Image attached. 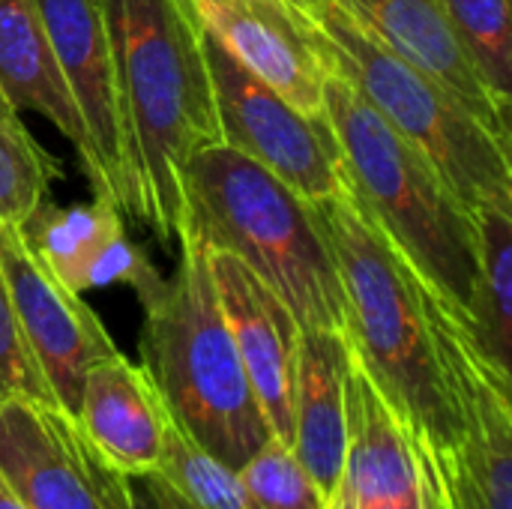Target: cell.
Here are the masks:
<instances>
[{"label": "cell", "instance_id": "cell-1", "mask_svg": "<svg viewBox=\"0 0 512 509\" xmlns=\"http://www.w3.org/2000/svg\"><path fill=\"white\" fill-rule=\"evenodd\" d=\"M312 207L339 270L342 333L351 357L399 414L411 450L450 465L459 423L444 345L462 306L408 264L363 210L348 177L339 195L312 201Z\"/></svg>", "mask_w": 512, "mask_h": 509}, {"label": "cell", "instance_id": "cell-2", "mask_svg": "<svg viewBox=\"0 0 512 509\" xmlns=\"http://www.w3.org/2000/svg\"><path fill=\"white\" fill-rule=\"evenodd\" d=\"M117 69V93L135 219L159 243L183 231L189 159L222 144L198 24L183 0H102Z\"/></svg>", "mask_w": 512, "mask_h": 509}, {"label": "cell", "instance_id": "cell-3", "mask_svg": "<svg viewBox=\"0 0 512 509\" xmlns=\"http://www.w3.org/2000/svg\"><path fill=\"white\" fill-rule=\"evenodd\" d=\"M183 201L180 237L240 258L288 303L300 330H342V282L312 201L228 144L189 159Z\"/></svg>", "mask_w": 512, "mask_h": 509}, {"label": "cell", "instance_id": "cell-4", "mask_svg": "<svg viewBox=\"0 0 512 509\" xmlns=\"http://www.w3.org/2000/svg\"><path fill=\"white\" fill-rule=\"evenodd\" d=\"M177 243L174 276L141 300V366L174 423L237 471L273 432L219 309L207 246L195 237Z\"/></svg>", "mask_w": 512, "mask_h": 509}, {"label": "cell", "instance_id": "cell-5", "mask_svg": "<svg viewBox=\"0 0 512 509\" xmlns=\"http://www.w3.org/2000/svg\"><path fill=\"white\" fill-rule=\"evenodd\" d=\"M324 114L363 210L408 264L468 315L477 279L474 213L435 165L333 72L324 84Z\"/></svg>", "mask_w": 512, "mask_h": 509}, {"label": "cell", "instance_id": "cell-6", "mask_svg": "<svg viewBox=\"0 0 512 509\" xmlns=\"http://www.w3.org/2000/svg\"><path fill=\"white\" fill-rule=\"evenodd\" d=\"M315 33L330 72L414 144L471 213L512 204L510 144L489 132L447 87L360 33L333 3L315 18Z\"/></svg>", "mask_w": 512, "mask_h": 509}, {"label": "cell", "instance_id": "cell-7", "mask_svg": "<svg viewBox=\"0 0 512 509\" xmlns=\"http://www.w3.org/2000/svg\"><path fill=\"white\" fill-rule=\"evenodd\" d=\"M201 48L210 72L222 144L240 150L306 201L345 189V165L327 114L312 117L246 72L207 30Z\"/></svg>", "mask_w": 512, "mask_h": 509}, {"label": "cell", "instance_id": "cell-8", "mask_svg": "<svg viewBox=\"0 0 512 509\" xmlns=\"http://www.w3.org/2000/svg\"><path fill=\"white\" fill-rule=\"evenodd\" d=\"M0 477L24 509H135L132 477L51 402L0 405Z\"/></svg>", "mask_w": 512, "mask_h": 509}, {"label": "cell", "instance_id": "cell-9", "mask_svg": "<svg viewBox=\"0 0 512 509\" xmlns=\"http://www.w3.org/2000/svg\"><path fill=\"white\" fill-rule=\"evenodd\" d=\"M0 270L21 336L54 402L75 417L87 369L117 354L111 333L84 297L30 249L18 225L0 222Z\"/></svg>", "mask_w": 512, "mask_h": 509}, {"label": "cell", "instance_id": "cell-10", "mask_svg": "<svg viewBox=\"0 0 512 509\" xmlns=\"http://www.w3.org/2000/svg\"><path fill=\"white\" fill-rule=\"evenodd\" d=\"M57 66L87 129L96 159L93 195L135 216V189L123 135L114 51L102 0H36Z\"/></svg>", "mask_w": 512, "mask_h": 509}, {"label": "cell", "instance_id": "cell-11", "mask_svg": "<svg viewBox=\"0 0 512 509\" xmlns=\"http://www.w3.org/2000/svg\"><path fill=\"white\" fill-rule=\"evenodd\" d=\"M207 30L246 72L312 117H324L330 66L315 21L282 0H189Z\"/></svg>", "mask_w": 512, "mask_h": 509}, {"label": "cell", "instance_id": "cell-12", "mask_svg": "<svg viewBox=\"0 0 512 509\" xmlns=\"http://www.w3.org/2000/svg\"><path fill=\"white\" fill-rule=\"evenodd\" d=\"M210 252L219 309L273 438L291 444V384L300 324L288 303L231 252Z\"/></svg>", "mask_w": 512, "mask_h": 509}, {"label": "cell", "instance_id": "cell-13", "mask_svg": "<svg viewBox=\"0 0 512 509\" xmlns=\"http://www.w3.org/2000/svg\"><path fill=\"white\" fill-rule=\"evenodd\" d=\"M123 216L126 213L102 195L72 207L42 201L21 225V234L72 291L129 285L138 300H147L165 276L156 273L147 255L126 237Z\"/></svg>", "mask_w": 512, "mask_h": 509}, {"label": "cell", "instance_id": "cell-14", "mask_svg": "<svg viewBox=\"0 0 512 509\" xmlns=\"http://www.w3.org/2000/svg\"><path fill=\"white\" fill-rule=\"evenodd\" d=\"M360 33L447 87L489 132L510 144V108L483 84L441 0H330Z\"/></svg>", "mask_w": 512, "mask_h": 509}, {"label": "cell", "instance_id": "cell-15", "mask_svg": "<svg viewBox=\"0 0 512 509\" xmlns=\"http://www.w3.org/2000/svg\"><path fill=\"white\" fill-rule=\"evenodd\" d=\"M417 459L393 405L351 357L345 381V453L327 509H360L417 495Z\"/></svg>", "mask_w": 512, "mask_h": 509}, {"label": "cell", "instance_id": "cell-16", "mask_svg": "<svg viewBox=\"0 0 512 509\" xmlns=\"http://www.w3.org/2000/svg\"><path fill=\"white\" fill-rule=\"evenodd\" d=\"M168 408L141 363L120 351L87 369L78 399V426L90 444L126 477H150L159 465Z\"/></svg>", "mask_w": 512, "mask_h": 509}, {"label": "cell", "instance_id": "cell-17", "mask_svg": "<svg viewBox=\"0 0 512 509\" xmlns=\"http://www.w3.org/2000/svg\"><path fill=\"white\" fill-rule=\"evenodd\" d=\"M351 348L342 330H300L291 384V450L330 501L345 453V381Z\"/></svg>", "mask_w": 512, "mask_h": 509}, {"label": "cell", "instance_id": "cell-18", "mask_svg": "<svg viewBox=\"0 0 512 509\" xmlns=\"http://www.w3.org/2000/svg\"><path fill=\"white\" fill-rule=\"evenodd\" d=\"M0 90L18 111L45 117L78 150L81 171L96 189V159L57 66L36 0H0Z\"/></svg>", "mask_w": 512, "mask_h": 509}, {"label": "cell", "instance_id": "cell-19", "mask_svg": "<svg viewBox=\"0 0 512 509\" xmlns=\"http://www.w3.org/2000/svg\"><path fill=\"white\" fill-rule=\"evenodd\" d=\"M477 219V279L468 321L486 354L510 372L512 351V204H492Z\"/></svg>", "mask_w": 512, "mask_h": 509}, {"label": "cell", "instance_id": "cell-20", "mask_svg": "<svg viewBox=\"0 0 512 509\" xmlns=\"http://www.w3.org/2000/svg\"><path fill=\"white\" fill-rule=\"evenodd\" d=\"M168 509H249L234 468L210 456L168 417L159 465L144 477Z\"/></svg>", "mask_w": 512, "mask_h": 509}, {"label": "cell", "instance_id": "cell-21", "mask_svg": "<svg viewBox=\"0 0 512 509\" xmlns=\"http://www.w3.org/2000/svg\"><path fill=\"white\" fill-rule=\"evenodd\" d=\"M60 177V162L30 135L0 90V222L24 225Z\"/></svg>", "mask_w": 512, "mask_h": 509}, {"label": "cell", "instance_id": "cell-22", "mask_svg": "<svg viewBox=\"0 0 512 509\" xmlns=\"http://www.w3.org/2000/svg\"><path fill=\"white\" fill-rule=\"evenodd\" d=\"M447 21L483 84L510 108L512 0H441Z\"/></svg>", "mask_w": 512, "mask_h": 509}, {"label": "cell", "instance_id": "cell-23", "mask_svg": "<svg viewBox=\"0 0 512 509\" xmlns=\"http://www.w3.org/2000/svg\"><path fill=\"white\" fill-rule=\"evenodd\" d=\"M249 509H327V498L309 477L291 444L270 438L237 468Z\"/></svg>", "mask_w": 512, "mask_h": 509}, {"label": "cell", "instance_id": "cell-24", "mask_svg": "<svg viewBox=\"0 0 512 509\" xmlns=\"http://www.w3.org/2000/svg\"><path fill=\"white\" fill-rule=\"evenodd\" d=\"M6 402H54L12 309L9 288L0 270V405Z\"/></svg>", "mask_w": 512, "mask_h": 509}, {"label": "cell", "instance_id": "cell-25", "mask_svg": "<svg viewBox=\"0 0 512 509\" xmlns=\"http://www.w3.org/2000/svg\"><path fill=\"white\" fill-rule=\"evenodd\" d=\"M417 489H420V504L423 509H456L450 489H447V477L438 465L429 462H417Z\"/></svg>", "mask_w": 512, "mask_h": 509}, {"label": "cell", "instance_id": "cell-26", "mask_svg": "<svg viewBox=\"0 0 512 509\" xmlns=\"http://www.w3.org/2000/svg\"><path fill=\"white\" fill-rule=\"evenodd\" d=\"M132 507L135 509H168V504L159 498V492L144 480V477H132Z\"/></svg>", "mask_w": 512, "mask_h": 509}, {"label": "cell", "instance_id": "cell-27", "mask_svg": "<svg viewBox=\"0 0 512 509\" xmlns=\"http://www.w3.org/2000/svg\"><path fill=\"white\" fill-rule=\"evenodd\" d=\"M183 3H189V0H183ZM282 3H288V6L297 9L300 15H306L309 21H315V18L321 15V9H324L330 0H282Z\"/></svg>", "mask_w": 512, "mask_h": 509}, {"label": "cell", "instance_id": "cell-28", "mask_svg": "<svg viewBox=\"0 0 512 509\" xmlns=\"http://www.w3.org/2000/svg\"><path fill=\"white\" fill-rule=\"evenodd\" d=\"M360 509H423V504H420V489H417V495H411V498L378 501V504H369V507H360Z\"/></svg>", "mask_w": 512, "mask_h": 509}, {"label": "cell", "instance_id": "cell-29", "mask_svg": "<svg viewBox=\"0 0 512 509\" xmlns=\"http://www.w3.org/2000/svg\"><path fill=\"white\" fill-rule=\"evenodd\" d=\"M0 509H24V504L15 498V492L6 486V480L0 477Z\"/></svg>", "mask_w": 512, "mask_h": 509}]
</instances>
